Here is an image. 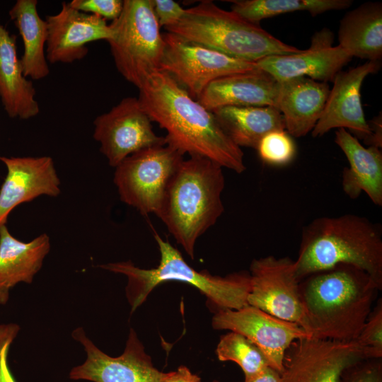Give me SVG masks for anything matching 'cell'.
<instances>
[{
  "mask_svg": "<svg viewBox=\"0 0 382 382\" xmlns=\"http://www.w3.org/2000/svg\"><path fill=\"white\" fill-rule=\"evenodd\" d=\"M137 98L152 122L166 131V144L183 156L208 158L236 173L246 169L244 154L212 111L193 99L169 74L158 71L139 88Z\"/></svg>",
  "mask_w": 382,
  "mask_h": 382,
  "instance_id": "obj_1",
  "label": "cell"
},
{
  "mask_svg": "<svg viewBox=\"0 0 382 382\" xmlns=\"http://www.w3.org/2000/svg\"><path fill=\"white\" fill-rule=\"evenodd\" d=\"M381 288L365 271L347 264L302 279L299 289L311 337L354 341Z\"/></svg>",
  "mask_w": 382,
  "mask_h": 382,
  "instance_id": "obj_2",
  "label": "cell"
},
{
  "mask_svg": "<svg viewBox=\"0 0 382 382\" xmlns=\"http://www.w3.org/2000/svg\"><path fill=\"white\" fill-rule=\"evenodd\" d=\"M294 262L299 281L347 264L365 271L382 287V228L354 214L318 217L303 228Z\"/></svg>",
  "mask_w": 382,
  "mask_h": 382,
  "instance_id": "obj_3",
  "label": "cell"
},
{
  "mask_svg": "<svg viewBox=\"0 0 382 382\" xmlns=\"http://www.w3.org/2000/svg\"><path fill=\"white\" fill-rule=\"evenodd\" d=\"M224 187L223 168L200 156L183 159L168 184L156 216L192 259L197 239L224 211Z\"/></svg>",
  "mask_w": 382,
  "mask_h": 382,
  "instance_id": "obj_4",
  "label": "cell"
},
{
  "mask_svg": "<svg viewBox=\"0 0 382 382\" xmlns=\"http://www.w3.org/2000/svg\"><path fill=\"white\" fill-rule=\"evenodd\" d=\"M154 238L161 255L159 265L156 268H139L131 261L98 266L127 277L125 291L132 313L145 301L156 286L168 281H179L192 285L204 294L209 303L219 311L238 310L248 305L250 273L241 271L221 277L212 275L206 270L197 271L185 261L178 249L168 241H164L156 231Z\"/></svg>",
  "mask_w": 382,
  "mask_h": 382,
  "instance_id": "obj_5",
  "label": "cell"
},
{
  "mask_svg": "<svg viewBox=\"0 0 382 382\" xmlns=\"http://www.w3.org/2000/svg\"><path fill=\"white\" fill-rule=\"evenodd\" d=\"M164 28L186 40L250 62L301 50L279 40L260 24L224 10L212 1H202L185 9L179 21Z\"/></svg>",
  "mask_w": 382,
  "mask_h": 382,
  "instance_id": "obj_6",
  "label": "cell"
},
{
  "mask_svg": "<svg viewBox=\"0 0 382 382\" xmlns=\"http://www.w3.org/2000/svg\"><path fill=\"white\" fill-rule=\"evenodd\" d=\"M107 40L119 73L140 88L159 71L164 40L152 0H124L122 11L110 24Z\"/></svg>",
  "mask_w": 382,
  "mask_h": 382,
  "instance_id": "obj_7",
  "label": "cell"
},
{
  "mask_svg": "<svg viewBox=\"0 0 382 382\" xmlns=\"http://www.w3.org/2000/svg\"><path fill=\"white\" fill-rule=\"evenodd\" d=\"M183 156L167 145L141 149L115 168L114 183L121 201L141 214L157 215L173 174Z\"/></svg>",
  "mask_w": 382,
  "mask_h": 382,
  "instance_id": "obj_8",
  "label": "cell"
},
{
  "mask_svg": "<svg viewBox=\"0 0 382 382\" xmlns=\"http://www.w3.org/2000/svg\"><path fill=\"white\" fill-rule=\"evenodd\" d=\"M162 35L164 50L159 71L169 74L196 100L215 79L260 69L256 62L235 59L176 35L167 32Z\"/></svg>",
  "mask_w": 382,
  "mask_h": 382,
  "instance_id": "obj_9",
  "label": "cell"
},
{
  "mask_svg": "<svg viewBox=\"0 0 382 382\" xmlns=\"http://www.w3.org/2000/svg\"><path fill=\"white\" fill-rule=\"evenodd\" d=\"M248 304L282 320L297 323L311 337L299 289L294 260L268 255L250 267Z\"/></svg>",
  "mask_w": 382,
  "mask_h": 382,
  "instance_id": "obj_10",
  "label": "cell"
},
{
  "mask_svg": "<svg viewBox=\"0 0 382 382\" xmlns=\"http://www.w3.org/2000/svg\"><path fill=\"white\" fill-rule=\"evenodd\" d=\"M151 122L138 98L127 97L95 119L93 136L109 165L115 168L135 152L166 145L164 137L155 133Z\"/></svg>",
  "mask_w": 382,
  "mask_h": 382,
  "instance_id": "obj_11",
  "label": "cell"
},
{
  "mask_svg": "<svg viewBox=\"0 0 382 382\" xmlns=\"http://www.w3.org/2000/svg\"><path fill=\"white\" fill-rule=\"evenodd\" d=\"M72 337L84 348V362L73 367L71 380L91 382H161L162 372L153 364L135 331L131 328L123 353L110 357L87 337L82 328L71 332Z\"/></svg>",
  "mask_w": 382,
  "mask_h": 382,
  "instance_id": "obj_12",
  "label": "cell"
},
{
  "mask_svg": "<svg viewBox=\"0 0 382 382\" xmlns=\"http://www.w3.org/2000/svg\"><path fill=\"white\" fill-rule=\"evenodd\" d=\"M364 359L354 341L299 339L285 354L282 382H341L345 371Z\"/></svg>",
  "mask_w": 382,
  "mask_h": 382,
  "instance_id": "obj_13",
  "label": "cell"
},
{
  "mask_svg": "<svg viewBox=\"0 0 382 382\" xmlns=\"http://www.w3.org/2000/svg\"><path fill=\"white\" fill-rule=\"evenodd\" d=\"M216 330L239 333L255 345L270 368L281 374L285 354L296 340L311 335L297 323L248 305L238 310L219 311L212 318Z\"/></svg>",
  "mask_w": 382,
  "mask_h": 382,
  "instance_id": "obj_14",
  "label": "cell"
},
{
  "mask_svg": "<svg viewBox=\"0 0 382 382\" xmlns=\"http://www.w3.org/2000/svg\"><path fill=\"white\" fill-rule=\"evenodd\" d=\"M380 67L379 62L367 61L337 73L323 113L311 132L313 137H322L335 128L348 129L353 136L368 144L371 131L364 113L360 91L364 79Z\"/></svg>",
  "mask_w": 382,
  "mask_h": 382,
  "instance_id": "obj_15",
  "label": "cell"
},
{
  "mask_svg": "<svg viewBox=\"0 0 382 382\" xmlns=\"http://www.w3.org/2000/svg\"><path fill=\"white\" fill-rule=\"evenodd\" d=\"M326 28L316 31L306 50L290 54L271 55L256 62L258 67L279 82L304 76L315 81H332L352 57L338 45Z\"/></svg>",
  "mask_w": 382,
  "mask_h": 382,
  "instance_id": "obj_16",
  "label": "cell"
},
{
  "mask_svg": "<svg viewBox=\"0 0 382 382\" xmlns=\"http://www.w3.org/2000/svg\"><path fill=\"white\" fill-rule=\"evenodd\" d=\"M45 20L47 27L45 53L50 64L83 59L88 52L87 44L108 40L112 33L105 19L79 11L67 2H62L61 10Z\"/></svg>",
  "mask_w": 382,
  "mask_h": 382,
  "instance_id": "obj_17",
  "label": "cell"
},
{
  "mask_svg": "<svg viewBox=\"0 0 382 382\" xmlns=\"http://www.w3.org/2000/svg\"><path fill=\"white\" fill-rule=\"evenodd\" d=\"M7 174L0 188V226L6 225L11 212L18 205L46 195L61 193L60 180L53 159L44 156H0Z\"/></svg>",
  "mask_w": 382,
  "mask_h": 382,
  "instance_id": "obj_18",
  "label": "cell"
},
{
  "mask_svg": "<svg viewBox=\"0 0 382 382\" xmlns=\"http://www.w3.org/2000/svg\"><path fill=\"white\" fill-rule=\"evenodd\" d=\"M279 82L260 69L212 81L197 101L210 111L225 106L277 108Z\"/></svg>",
  "mask_w": 382,
  "mask_h": 382,
  "instance_id": "obj_19",
  "label": "cell"
},
{
  "mask_svg": "<svg viewBox=\"0 0 382 382\" xmlns=\"http://www.w3.org/2000/svg\"><path fill=\"white\" fill-rule=\"evenodd\" d=\"M330 90L328 83L304 76L279 82L277 108L290 136L301 137L312 132L323 113Z\"/></svg>",
  "mask_w": 382,
  "mask_h": 382,
  "instance_id": "obj_20",
  "label": "cell"
},
{
  "mask_svg": "<svg viewBox=\"0 0 382 382\" xmlns=\"http://www.w3.org/2000/svg\"><path fill=\"white\" fill-rule=\"evenodd\" d=\"M347 157L349 166L343 169L342 187L351 199L364 192L371 202L382 206V151L374 146H363L345 129H337L334 139Z\"/></svg>",
  "mask_w": 382,
  "mask_h": 382,
  "instance_id": "obj_21",
  "label": "cell"
},
{
  "mask_svg": "<svg viewBox=\"0 0 382 382\" xmlns=\"http://www.w3.org/2000/svg\"><path fill=\"white\" fill-rule=\"evenodd\" d=\"M50 250L46 233L23 242L13 237L6 225L0 226V305L7 303L16 284L33 282Z\"/></svg>",
  "mask_w": 382,
  "mask_h": 382,
  "instance_id": "obj_22",
  "label": "cell"
},
{
  "mask_svg": "<svg viewBox=\"0 0 382 382\" xmlns=\"http://www.w3.org/2000/svg\"><path fill=\"white\" fill-rule=\"evenodd\" d=\"M35 95L18 57L16 36L0 21V99L8 116L27 120L37 115L40 107Z\"/></svg>",
  "mask_w": 382,
  "mask_h": 382,
  "instance_id": "obj_23",
  "label": "cell"
},
{
  "mask_svg": "<svg viewBox=\"0 0 382 382\" xmlns=\"http://www.w3.org/2000/svg\"><path fill=\"white\" fill-rule=\"evenodd\" d=\"M338 45L352 57L379 62L382 57V4L365 2L340 22Z\"/></svg>",
  "mask_w": 382,
  "mask_h": 382,
  "instance_id": "obj_24",
  "label": "cell"
},
{
  "mask_svg": "<svg viewBox=\"0 0 382 382\" xmlns=\"http://www.w3.org/2000/svg\"><path fill=\"white\" fill-rule=\"evenodd\" d=\"M37 6V0H17L8 11L23 40L20 61L23 74L33 80L44 79L50 74L45 53L47 23L40 18Z\"/></svg>",
  "mask_w": 382,
  "mask_h": 382,
  "instance_id": "obj_25",
  "label": "cell"
},
{
  "mask_svg": "<svg viewBox=\"0 0 382 382\" xmlns=\"http://www.w3.org/2000/svg\"><path fill=\"white\" fill-rule=\"evenodd\" d=\"M212 112L227 135L240 148L256 149L267 134L285 130L283 117L274 107L225 106Z\"/></svg>",
  "mask_w": 382,
  "mask_h": 382,
  "instance_id": "obj_26",
  "label": "cell"
},
{
  "mask_svg": "<svg viewBox=\"0 0 382 382\" xmlns=\"http://www.w3.org/2000/svg\"><path fill=\"white\" fill-rule=\"evenodd\" d=\"M231 11L246 21L260 24L267 18L286 13L307 11L312 16L329 11L344 10L351 0H235Z\"/></svg>",
  "mask_w": 382,
  "mask_h": 382,
  "instance_id": "obj_27",
  "label": "cell"
},
{
  "mask_svg": "<svg viewBox=\"0 0 382 382\" xmlns=\"http://www.w3.org/2000/svg\"><path fill=\"white\" fill-rule=\"evenodd\" d=\"M216 352L219 360L236 363L242 369L245 379L255 377L270 367L260 349L235 332L221 336Z\"/></svg>",
  "mask_w": 382,
  "mask_h": 382,
  "instance_id": "obj_28",
  "label": "cell"
},
{
  "mask_svg": "<svg viewBox=\"0 0 382 382\" xmlns=\"http://www.w3.org/2000/svg\"><path fill=\"white\" fill-rule=\"evenodd\" d=\"M256 150L263 163L275 166L289 164L296 155L295 143L285 130L267 134L258 143Z\"/></svg>",
  "mask_w": 382,
  "mask_h": 382,
  "instance_id": "obj_29",
  "label": "cell"
},
{
  "mask_svg": "<svg viewBox=\"0 0 382 382\" xmlns=\"http://www.w3.org/2000/svg\"><path fill=\"white\" fill-rule=\"evenodd\" d=\"M364 359L382 357V301L373 308L361 332L354 340Z\"/></svg>",
  "mask_w": 382,
  "mask_h": 382,
  "instance_id": "obj_30",
  "label": "cell"
},
{
  "mask_svg": "<svg viewBox=\"0 0 382 382\" xmlns=\"http://www.w3.org/2000/svg\"><path fill=\"white\" fill-rule=\"evenodd\" d=\"M69 4L79 11L112 21L119 17L123 8L121 0H73Z\"/></svg>",
  "mask_w": 382,
  "mask_h": 382,
  "instance_id": "obj_31",
  "label": "cell"
},
{
  "mask_svg": "<svg viewBox=\"0 0 382 382\" xmlns=\"http://www.w3.org/2000/svg\"><path fill=\"white\" fill-rule=\"evenodd\" d=\"M341 382H382L381 359H364L348 368Z\"/></svg>",
  "mask_w": 382,
  "mask_h": 382,
  "instance_id": "obj_32",
  "label": "cell"
},
{
  "mask_svg": "<svg viewBox=\"0 0 382 382\" xmlns=\"http://www.w3.org/2000/svg\"><path fill=\"white\" fill-rule=\"evenodd\" d=\"M21 330L14 323L0 324V382H16L8 363L11 344Z\"/></svg>",
  "mask_w": 382,
  "mask_h": 382,
  "instance_id": "obj_33",
  "label": "cell"
},
{
  "mask_svg": "<svg viewBox=\"0 0 382 382\" xmlns=\"http://www.w3.org/2000/svg\"><path fill=\"white\" fill-rule=\"evenodd\" d=\"M152 4L160 27L176 23L185 12V8L173 0H152Z\"/></svg>",
  "mask_w": 382,
  "mask_h": 382,
  "instance_id": "obj_34",
  "label": "cell"
},
{
  "mask_svg": "<svg viewBox=\"0 0 382 382\" xmlns=\"http://www.w3.org/2000/svg\"><path fill=\"white\" fill-rule=\"evenodd\" d=\"M161 382H201V379L187 367L181 366L175 371L162 372Z\"/></svg>",
  "mask_w": 382,
  "mask_h": 382,
  "instance_id": "obj_35",
  "label": "cell"
},
{
  "mask_svg": "<svg viewBox=\"0 0 382 382\" xmlns=\"http://www.w3.org/2000/svg\"><path fill=\"white\" fill-rule=\"evenodd\" d=\"M382 120L381 115L373 118L368 122L371 131V137L367 144L368 146H374L381 149L382 146Z\"/></svg>",
  "mask_w": 382,
  "mask_h": 382,
  "instance_id": "obj_36",
  "label": "cell"
},
{
  "mask_svg": "<svg viewBox=\"0 0 382 382\" xmlns=\"http://www.w3.org/2000/svg\"><path fill=\"white\" fill-rule=\"evenodd\" d=\"M243 382H282L281 374L274 369L268 367L261 374Z\"/></svg>",
  "mask_w": 382,
  "mask_h": 382,
  "instance_id": "obj_37",
  "label": "cell"
}]
</instances>
